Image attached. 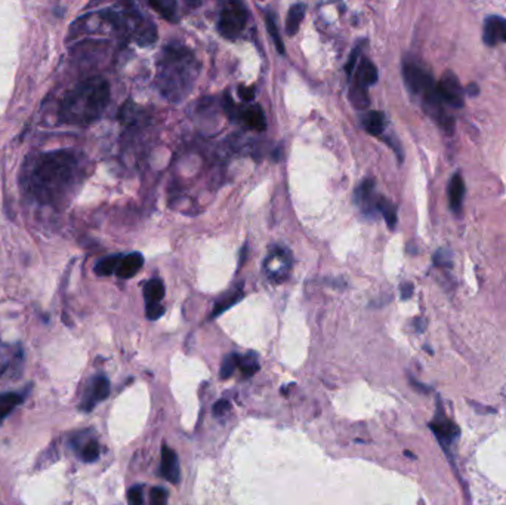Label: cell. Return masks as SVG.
<instances>
[{
	"label": "cell",
	"instance_id": "cell-5",
	"mask_svg": "<svg viewBox=\"0 0 506 505\" xmlns=\"http://www.w3.org/2000/svg\"><path fill=\"white\" fill-rule=\"evenodd\" d=\"M403 76L406 80L407 88L412 91L413 93L418 95H427L428 92H431L435 88V81L431 77L430 73H427L425 70H422L420 67H418L416 64H406L404 70H403Z\"/></svg>",
	"mask_w": 506,
	"mask_h": 505
},
{
	"label": "cell",
	"instance_id": "cell-15",
	"mask_svg": "<svg viewBox=\"0 0 506 505\" xmlns=\"http://www.w3.org/2000/svg\"><path fill=\"white\" fill-rule=\"evenodd\" d=\"M246 125L249 128L262 132L267 129V122H265V114L262 112V108L259 104H252L249 107H246L244 110H240V116H239Z\"/></svg>",
	"mask_w": 506,
	"mask_h": 505
},
{
	"label": "cell",
	"instance_id": "cell-18",
	"mask_svg": "<svg viewBox=\"0 0 506 505\" xmlns=\"http://www.w3.org/2000/svg\"><path fill=\"white\" fill-rule=\"evenodd\" d=\"M24 402V394L21 393H4L0 394V424H2L4 419L11 415V412L15 409L18 405Z\"/></svg>",
	"mask_w": 506,
	"mask_h": 505
},
{
	"label": "cell",
	"instance_id": "cell-23",
	"mask_svg": "<svg viewBox=\"0 0 506 505\" xmlns=\"http://www.w3.org/2000/svg\"><path fill=\"white\" fill-rule=\"evenodd\" d=\"M148 4L156 9L160 15L169 21H175L176 17V2L175 0H148Z\"/></svg>",
	"mask_w": 506,
	"mask_h": 505
},
{
	"label": "cell",
	"instance_id": "cell-8",
	"mask_svg": "<svg viewBox=\"0 0 506 505\" xmlns=\"http://www.w3.org/2000/svg\"><path fill=\"white\" fill-rule=\"evenodd\" d=\"M430 428L434 431L435 438L439 439V442L444 447L453 443V440H456L459 435V428L450 419H447L443 412H440L430 422Z\"/></svg>",
	"mask_w": 506,
	"mask_h": 505
},
{
	"label": "cell",
	"instance_id": "cell-28",
	"mask_svg": "<svg viewBox=\"0 0 506 505\" xmlns=\"http://www.w3.org/2000/svg\"><path fill=\"white\" fill-rule=\"evenodd\" d=\"M239 362H240V356H237V354H229V356H227L221 365V378L227 379L234 374L236 367L239 366Z\"/></svg>",
	"mask_w": 506,
	"mask_h": 505
},
{
	"label": "cell",
	"instance_id": "cell-31",
	"mask_svg": "<svg viewBox=\"0 0 506 505\" xmlns=\"http://www.w3.org/2000/svg\"><path fill=\"white\" fill-rule=\"evenodd\" d=\"M434 263L437 267H450L451 265V255L447 249H439L434 255Z\"/></svg>",
	"mask_w": 506,
	"mask_h": 505
},
{
	"label": "cell",
	"instance_id": "cell-24",
	"mask_svg": "<svg viewBox=\"0 0 506 505\" xmlns=\"http://www.w3.org/2000/svg\"><path fill=\"white\" fill-rule=\"evenodd\" d=\"M120 259H121L120 255H112V256H107V258L101 259V261L95 265V273H97V275L101 277L112 276L113 273H116Z\"/></svg>",
	"mask_w": 506,
	"mask_h": 505
},
{
	"label": "cell",
	"instance_id": "cell-7",
	"mask_svg": "<svg viewBox=\"0 0 506 505\" xmlns=\"http://www.w3.org/2000/svg\"><path fill=\"white\" fill-rule=\"evenodd\" d=\"M437 92H439L443 103L453 108H460L465 104V91L460 88L459 80L453 73H444V76L437 84Z\"/></svg>",
	"mask_w": 506,
	"mask_h": 505
},
{
	"label": "cell",
	"instance_id": "cell-26",
	"mask_svg": "<svg viewBox=\"0 0 506 505\" xmlns=\"http://www.w3.org/2000/svg\"><path fill=\"white\" fill-rule=\"evenodd\" d=\"M80 458L85 462H93L100 458V445L97 440H89L79 450Z\"/></svg>",
	"mask_w": 506,
	"mask_h": 505
},
{
	"label": "cell",
	"instance_id": "cell-14",
	"mask_svg": "<svg viewBox=\"0 0 506 505\" xmlns=\"http://www.w3.org/2000/svg\"><path fill=\"white\" fill-rule=\"evenodd\" d=\"M463 197H465V181L462 178V175L458 172L451 176L448 184V204L450 209L455 214H459L462 211Z\"/></svg>",
	"mask_w": 506,
	"mask_h": 505
},
{
	"label": "cell",
	"instance_id": "cell-35",
	"mask_svg": "<svg viewBox=\"0 0 506 505\" xmlns=\"http://www.w3.org/2000/svg\"><path fill=\"white\" fill-rule=\"evenodd\" d=\"M229 409H231V403L228 400H220V402H216L213 405V414L218 415V417H221V415L227 414Z\"/></svg>",
	"mask_w": 506,
	"mask_h": 505
},
{
	"label": "cell",
	"instance_id": "cell-32",
	"mask_svg": "<svg viewBox=\"0 0 506 505\" xmlns=\"http://www.w3.org/2000/svg\"><path fill=\"white\" fill-rule=\"evenodd\" d=\"M224 108H225V113L228 114L229 119H237L240 116V108L236 105V103L232 101L231 95H225L224 97Z\"/></svg>",
	"mask_w": 506,
	"mask_h": 505
},
{
	"label": "cell",
	"instance_id": "cell-20",
	"mask_svg": "<svg viewBox=\"0 0 506 505\" xmlns=\"http://www.w3.org/2000/svg\"><path fill=\"white\" fill-rule=\"evenodd\" d=\"M165 298V284L160 279H152L144 286L145 304L160 303Z\"/></svg>",
	"mask_w": 506,
	"mask_h": 505
},
{
	"label": "cell",
	"instance_id": "cell-39",
	"mask_svg": "<svg viewBox=\"0 0 506 505\" xmlns=\"http://www.w3.org/2000/svg\"><path fill=\"white\" fill-rule=\"evenodd\" d=\"M467 92L468 93H472V95H477L478 93V86L475 84H471L468 88H467Z\"/></svg>",
	"mask_w": 506,
	"mask_h": 505
},
{
	"label": "cell",
	"instance_id": "cell-17",
	"mask_svg": "<svg viewBox=\"0 0 506 505\" xmlns=\"http://www.w3.org/2000/svg\"><path fill=\"white\" fill-rule=\"evenodd\" d=\"M305 11L307 6L304 4H295L289 12H287V18H286V33L289 36H295L299 32L300 22H302L304 17H305Z\"/></svg>",
	"mask_w": 506,
	"mask_h": 505
},
{
	"label": "cell",
	"instance_id": "cell-25",
	"mask_svg": "<svg viewBox=\"0 0 506 505\" xmlns=\"http://www.w3.org/2000/svg\"><path fill=\"white\" fill-rule=\"evenodd\" d=\"M265 24H267L268 33H269V36L272 37V42H274L277 51H279L280 53H284V44H283V40H281V37H280V33H279V29H277V24H276L274 15H272L271 12H267Z\"/></svg>",
	"mask_w": 506,
	"mask_h": 505
},
{
	"label": "cell",
	"instance_id": "cell-27",
	"mask_svg": "<svg viewBox=\"0 0 506 505\" xmlns=\"http://www.w3.org/2000/svg\"><path fill=\"white\" fill-rule=\"evenodd\" d=\"M239 366H240V369H241V374H243L246 378H249V376L255 375V374L259 371V365H258V362L253 359L252 354H248V356L240 358Z\"/></svg>",
	"mask_w": 506,
	"mask_h": 505
},
{
	"label": "cell",
	"instance_id": "cell-2",
	"mask_svg": "<svg viewBox=\"0 0 506 505\" xmlns=\"http://www.w3.org/2000/svg\"><path fill=\"white\" fill-rule=\"evenodd\" d=\"M199 68V61L188 48L165 46L157 58V88L169 101L180 103L193 88Z\"/></svg>",
	"mask_w": 506,
	"mask_h": 505
},
{
	"label": "cell",
	"instance_id": "cell-33",
	"mask_svg": "<svg viewBox=\"0 0 506 505\" xmlns=\"http://www.w3.org/2000/svg\"><path fill=\"white\" fill-rule=\"evenodd\" d=\"M128 501L133 505H141L144 504V495H142V486H133L129 489L128 492Z\"/></svg>",
	"mask_w": 506,
	"mask_h": 505
},
{
	"label": "cell",
	"instance_id": "cell-3",
	"mask_svg": "<svg viewBox=\"0 0 506 505\" xmlns=\"http://www.w3.org/2000/svg\"><path fill=\"white\" fill-rule=\"evenodd\" d=\"M108 103V81L101 77H91L67 92L60 105V119L68 125L88 126L104 114Z\"/></svg>",
	"mask_w": 506,
	"mask_h": 505
},
{
	"label": "cell",
	"instance_id": "cell-12",
	"mask_svg": "<svg viewBox=\"0 0 506 505\" xmlns=\"http://www.w3.org/2000/svg\"><path fill=\"white\" fill-rule=\"evenodd\" d=\"M376 81H378V70L375 64L372 61H368L367 58H363L359 67V72L355 74L352 88L367 91V88L375 85Z\"/></svg>",
	"mask_w": 506,
	"mask_h": 505
},
{
	"label": "cell",
	"instance_id": "cell-13",
	"mask_svg": "<svg viewBox=\"0 0 506 505\" xmlns=\"http://www.w3.org/2000/svg\"><path fill=\"white\" fill-rule=\"evenodd\" d=\"M142 265H144V256L140 252H132L126 256H121L119 267L116 270V275L120 279H131L135 275H138Z\"/></svg>",
	"mask_w": 506,
	"mask_h": 505
},
{
	"label": "cell",
	"instance_id": "cell-29",
	"mask_svg": "<svg viewBox=\"0 0 506 505\" xmlns=\"http://www.w3.org/2000/svg\"><path fill=\"white\" fill-rule=\"evenodd\" d=\"M149 502L153 505H165L168 502V490L163 487H153L149 490Z\"/></svg>",
	"mask_w": 506,
	"mask_h": 505
},
{
	"label": "cell",
	"instance_id": "cell-16",
	"mask_svg": "<svg viewBox=\"0 0 506 505\" xmlns=\"http://www.w3.org/2000/svg\"><path fill=\"white\" fill-rule=\"evenodd\" d=\"M373 191H375V181L373 180H366L360 184V187L355 191V202H357L364 212H372V204L376 208V202H373ZM378 211V209H376Z\"/></svg>",
	"mask_w": 506,
	"mask_h": 505
},
{
	"label": "cell",
	"instance_id": "cell-19",
	"mask_svg": "<svg viewBox=\"0 0 506 505\" xmlns=\"http://www.w3.org/2000/svg\"><path fill=\"white\" fill-rule=\"evenodd\" d=\"M363 126L371 135L379 136L385 131L387 126L385 116L380 112H368L363 119Z\"/></svg>",
	"mask_w": 506,
	"mask_h": 505
},
{
	"label": "cell",
	"instance_id": "cell-34",
	"mask_svg": "<svg viewBox=\"0 0 506 505\" xmlns=\"http://www.w3.org/2000/svg\"><path fill=\"white\" fill-rule=\"evenodd\" d=\"M360 51H361L360 46H357V48H355V49L351 52V55H349V58H348V63H347V65H345V72H347L348 76L352 74L355 64H357V61H360V60H359V58H360Z\"/></svg>",
	"mask_w": 506,
	"mask_h": 505
},
{
	"label": "cell",
	"instance_id": "cell-10",
	"mask_svg": "<svg viewBox=\"0 0 506 505\" xmlns=\"http://www.w3.org/2000/svg\"><path fill=\"white\" fill-rule=\"evenodd\" d=\"M483 39L488 46L506 44V20L496 15L488 17L484 22Z\"/></svg>",
	"mask_w": 506,
	"mask_h": 505
},
{
	"label": "cell",
	"instance_id": "cell-1",
	"mask_svg": "<svg viewBox=\"0 0 506 505\" xmlns=\"http://www.w3.org/2000/svg\"><path fill=\"white\" fill-rule=\"evenodd\" d=\"M84 163L73 150H55L25 162L22 185L34 200L60 206L68 200L81 181Z\"/></svg>",
	"mask_w": 506,
	"mask_h": 505
},
{
	"label": "cell",
	"instance_id": "cell-38",
	"mask_svg": "<svg viewBox=\"0 0 506 505\" xmlns=\"http://www.w3.org/2000/svg\"><path fill=\"white\" fill-rule=\"evenodd\" d=\"M410 384H412V387H415V388H416L418 391H420V393H430V391H431L427 386L420 384V382H418V381H415V379H412V378H410Z\"/></svg>",
	"mask_w": 506,
	"mask_h": 505
},
{
	"label": "cell",
	"instance_id": "cell-22",
	"mask_svg": "<svg viewBox=\"0 0 506 505\" xmlns=\"http://www.w3.org/2000/svg\"><path fill=\"white\" fill-rule=\"evenodd\" d=\"M376 209H378L382 215H384L388 228H390V230H394L395 225H397V211H395L394 204H392L390 200H387L385 197H378Z\"/></svg>",
	"mask_w": 506,
	"mask_h": 505
},
{
	"label": "cell",
	"instance_id": "cell-6",
	"mask_svg": "<svg viewBox=\"0 0 506 505\" xmlns=\"http://www.w3.org/2000/svg\"><path fill=\"white\" fill-rule=\"evenodd\" d=\"M291 270V254L283 248L276 247L272 249L264 263V271L267 276L272 280L281 282L287 277Z\"/></svg>",
	"mask_w": 506,
	"mask_h": 505
},
{
	"label": "cell",
	"instance_id": "cell-36",
	"mask_svg": "<svg viewBox=\"0 0 506 505\" xmlns=\"http://www.w3.org/2000/svg\"><path fill=\"white\" fill-rule=\"evenodd\" d=\"M239 93L240 97L244 100V101H252L255 98V89L253 88H249V86H244L241 85L239 88Z\"/></svg>",
	"mask_w": 506,
	"mask_h": 505
},
{
	"label": "cell",
	"instance_id": "cell-37",
	"mask_svg": "<svg viewBox=\"0 0 506 505\" xmlns=\"http://www.w3.org/2000/svg\"><path fill=\"white\" fill-rule=\"evenodd\" d=\"M400 291H401V298L408 299L410 296L413 295V284L412 283H403L400 286Z\"/></svg>",
	"mask_w": 506,
	"mask_h": 505
},
{
	"label": "cell",
	"instance_id": "cell-11",
	"mask_svg": "<svg viewBox=\"0 0 506 505\" xmlns=\"http://www.w3.org/2000/svg\"><path fill=\"white\" fill-rule=\"evenodd\" d=\"M108 395H110V381L105 376H97L92 381V386L85 395L84 403H81V409L89 412L95 405L105 400Z\"/></svg>",
	"mask_w": 506,
	"mask_h": 505
},
{
	"label": "cell",
	"instance_id": "cell-4",
	"mask_svg": "<svg viewBox=\"0 0 506 505\" xmlns=\"http://www.w3.org/2000/svg\"><path fill=\"white\" fill-rule=\"evenodd\" d=\"M248 22V9L243 0H221V13L218 30L229 40H234L244 30Z\"/></svg>",
	"mask_w": 506,
	"mask_h": 505
},
{
	"label": "cell",
	"instance_id": "cell-30",
	"mask_svg": "<svg viewBox=\"0 0 506 505\" xmlns=\"http://www.w3.org/2000/svg\"><path fill=\"white\" fill-rule=\"evenodd\" d=\"M145 315H147V317H148L149 320H157V319H160L163 315H165V307H161L160 303L147 304Z\"/></svg>",
	"mask_w": 506,
	"mask_h": 505
},
{
	"label": "cell",
	"instance_id": "cell-21",
	"mask_svg": "<svg viewBox=\"0 0 506 505\" xmlns=\"http://www.w3.org/2000/svg\"><path fill=\"white\" fill-rule=\"evenodd\" d=\"M241 296H243V291H241V288H239L236 291H229L221 299H218L216 304H215V310L212 313V319L216 317V316H220L221 313H224L225 310H228L229 307H232L236 303H239V299Z\"/></svg>",
	"mask_w": 506,
	"mask_h": 505
},
{
	"label": "cell",
	"instance_id": "cell-9",
	"mask_svg": "<svg viewBox=\"0 0 506 505\" xmlns=\"http://www.w3.org/2000/svg\"><path fill=\"white\" fill-rule=\"evenodd\" d=\"M160 474L163 479L176 485L181 479L180 471V461L175 454V450L171 449L168 445H163L161 447V462H160Z\"/></svg>",
	"mask_w": 506,
	"mask_h": 505
}]
</instances>
